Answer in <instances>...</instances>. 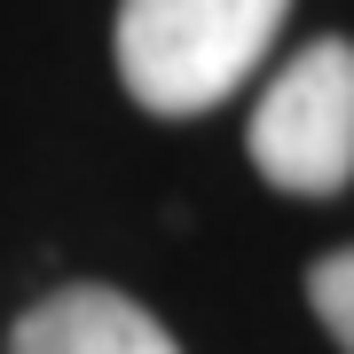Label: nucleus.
I'll list each match as a JSON object with an SVG mask.
<instances>
[{"label":"nucleus","mask_w":354,"mask_h":354,"mask_svg":"<svg viewBox=\"0 0 354 354\" xmlns=\"http://www.w3.org/2000/svg\"><path fill=\"white\" fill-rule=\"evenodd\" d=\"M244 142L283 197H339L354 181V39H307L260 87Z\"/></svg>","instance_id":"f03ea898"},{"label":"nucleus","mask_w":354,"mask_h":354,"mask_svg":"<svg viewBox=\"0 0 354 354\" xmlns=\"http://www.w3.org/2000/svg\"><path fill=\"white\" fill-rule=\"evenodd\" d=\"M291 0H118V79L150 118H205L268 64Z\"/></svg>","instance_id":"f257e3e1"},{"label":"nucleus","mask_w":354,"mask_h":354,"mask_svg":"<svg viewBox=\"0 0 354 354\" xmlns=\"http://www.w3.org/2000/svg\"><path fill=\"white\" fill-rule=\"evenodd\" d=\"M8 354H181L142 299L111 283H64L48 299H32L8 330Z\"/></svg>","instance_id":"7ed1b4c3"},{"label":"nucleus","mask_w":354,"mask_h":354,"mask_svg":"<svg viewBox=\"0 0 354 354\" xmlns=\"http://www.w3.org/2000/svg\"><path fill=\"white\" fill-rule=\"evenodd\" d=\"M307 307H315L323 339L339 354H354V244H339V252H323L307 268Z\"/></svg>","instance_id":"20e7f679"}]
</instances>
